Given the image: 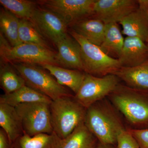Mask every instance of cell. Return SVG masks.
<instances>
[{
  "instance_id": "ba28073f",
  "label": "cell",
  "mask_w": 148,
  "mask_h": 148,
  "mask_svg": "<svg viewBox=\"0 0 148 148\" xmlns=\"http://www.w3.org/2000/svg\"><path fill=\"white\" fill-rule=\"evenodd\" d=\"M120 80L114 74L98 77L86 73L82 84L74 98L87 109L113 92L119 85Z\"/></svg>"
},
{
  "instance_id": "4fadbf2b",
  "label": "cell",
  "mask_w": 148,
  "mask_h": 148,
  "mask_svg": "<svg viewBox=\"0 0 148 148\" xmlns=\"http://www.w3.org/2000/svg\"><path fill=\"white\" fill-rule=\"evenodd\" d=\"M56 45L58 50L56 58L58 66L83 71L80 47L75 39L67 35Z\"/></svg>"
},
{
  "instance_id": "277c9868",
  "label": "cell",
  "mask_w": 148,
  "mask_h": 148,
  "mask_svg": "<svg viewBox=\"0 0 148 148\" xmlns=\"http://www.w3.org/2000/svg\"><path fill=\"white\" fill-rule=\"evenodd\" d=\"M70 34L80 47L85 73L102 77L114 74L121 68L118 59L107 55L100 47L90 42L73 30L70 31Z\"/></svg>"
},
{
  "instance_id": "cb8c5ba5",
  "label": "cell",
  "mask_w": 148,
  "mask_h": 148,
  "mask_svg": "<svg viewBox=\"0 0 148 148\" xmlns=\"http://www.w3.org/2000/svg\"><path fill=\"white\" fill-rule=\"evenodd\" d=\"M19 38L21 43L33 44L51 49L47 40L29 19H20Z\"/></svg>"
},
{
  "instance_id": "3957f363",
  "label": "cell",
  "mask_w": 148,
  "mask_h": 148,
  "mask_svg": "<svg viewBox=\"0 0 148 148\" xmlns=\"http://www.w3.org/2000/svg\"><path fill=\"white\" fill-rule=\"evenodd\" d=\"M0 36V54L5 63H23L40 66L45 65L58 66L56 53L51 49L27 43L12 47L1 33Z\"/></svg>"
},
{
  "instance_id": "484cf974",
  "label": "cell",
  "mask_w": 148,
  "mask_h": 148,
  "mask_svg": "<svg viewBox=\"0 0 148 148\" xmlns=\"http://www.w3.org/2000/svg\"><path fill=\"white\" fill-rule=\"evenodd\" d=\"M0 3L19 19L30 20L37 8L36 2L29 0H0Z\"/></svg>"
},
{
  "instance_id": "9a60e30c",
  "label": "cell",
  "mask_w": 148,
  "mask_h": 148,
  "mask_svg": "<svg viewBox=\"0 0 148 148\" xmlns=\"http://www.w3.org/2000/svg\"><path fill=\"white\" fill-rule=\"evenodd\" d=\"M72 30L88 41L100 47L105 36L106 24L98 18L90 16L71 24Z\"/></svg>"
},
{
  "instance_id": "603a6c76",
  "label": "cell",
  "mask_w": 148,
  "mask_h": 148,
  "mask_svg": "<svg viewBox=\"0 0 148 148\" xmlns=\"http://www.w3.org/2000/svg\"><path fill=\"white\" fill-rule=\"evenodd\" d=\"M96 138L85 123H82L64 140L62 148H96Z\"/></svg>"
},
{
  "instance_id": "4316f807",
  "label": "cell",
  "mask_w": 148,
  "mask_h": 148,
  "mask_svg": "<svg viewBox=\"0 0 148 148\" xmlns=\"http://www.w3.org/2000/svg\"><path fill=\"white\" fill-rule=\"evenodd\" d=\"M118 148H140L137 140L128 130H121L117 138Z\"/></svg>"
},
{
  "instance_id": "52a82bcc",
  "label": "cell",
  "mask_w": 148,
  "mask_h": 148,
  "mask_svg": "<svg viewBox=\"0 0 148 148\" xmlns=\"http://www.w3.org/2000/svg\"><path fill=\"white\" fill-rule=\"evenodd\" d=\"M19 117L24 132L32 137L41 133L51 134L50 104L36 102L19 104L15 107Z\"/></svg>"
},
{
  "instance_id": "e0dca14e",
  "label": "cell",
  "mask_w": 148,
  "mask_h": 148,
  "mask_svg": "<svg viewBox=\"0 0 148 148\" xmlns=\"http://www.w3.org/2000/svg\"><path fill=\"white\" fill-rule=\"evenodd\" d=\"M64 140L53 132L31 136L24 134L12 145V148H62Z\"/></svg>"
},
{
  "instance_id": "f546056e",
  "label": "cell",
  "mask_w": 148,
  "mask_h": 148,
  "mask_svg": "<svg viewBox=\"0 0 148 148\" xmlns=\"http://www.w3.org/2000/svg\"><path fill=\"white\" fill-rule=\"evenodd\" d=\"M111 145H106L100 143L96 148H112L111 147Z\"/></svg>"
},
{
  "instance_id": "d6986e66",
  "label": "cell",
  "mask_w": 148,
  "mask_h": 148,
  "mask_svg": "<svg viewBox=\"0 0 148 148\" xmlns=\"http://www.w3.org/2000/svg\"><path fill=\"white\" fill-rule=\"evenodd\" d=\"M41 67L48 71L59 84L69 88L75 94L79 90L85 76L86 73L82 71L63 68L56 65H45Z\"/></svg>"
},
{
  "instance_id": "d4e9b609",
  "label": "cell",
  "mask_w": 148,
  "mask_h": 148,
  "mask_svg": "<svg viewBox=\"0 0 148 148\" xmlns=\"http://www.w3.org/2000/svg\"><path fill=\"white\" fill-rule=\"evenodd\" d=\"M6 64V65H1L0 82L5 94H9L26 84L24 79L17 72L8 65V63Z\"/></svg>"
},
{
  "instance_id": "9c48e42d",
  "label": "cell",
  "mask_w": 148,
  "mask_h": 148,
  "mask_svg": "<svg viewBox=\"0 0 148 148\" xmlns=\"http://www.w3.org/2000/svg\"><path fill=\"white\" fill-rule=\"evenodd\" d=\"M95 0H45L40 1L45 8L58 15L68 25L93 16Z\"/></svg>"
},
{
  "instance_id": "6da1fadb",
  "label": "cell",
  "mask_w": 148,
  "mask_h": 148,
  "mask_svg": "<svg viewBox=\"0 0 148 148\" xmlns=\"http://www.w3.org/2000/svg\"><path fill=\"white\" fill-rule=\"evenodd\" d=\"M112 100L127 120L141 128H148V90L119 85Z\"/></svg>"
},
{
  "instance_id": "5bb4252c",
  "label": "cell",
  "mask_w": 148,
  "mask_h": 148,
  "mask_svg": "<svg viewBox=\"0 0 148 148\" xmlns=\"http://www.w3.org/2000/svg\"><path fill=\"white\" fill-rule=\"evenodd\" d=\"M148 59V45L136 38L126 37L118 60L121 67L132 68Z\"/></svg>"
},
{
  "instance_id": "8fae6325",
  "label": "cell",
  "mask_w": 148,
  "mask_h": 148,
  "mask_svg": "<svg viewBox=\"0 0 148 148\" xmlns=\"http://www.w3.org/2000/svg\"><path fill=\"white\" fill-rule=\"evenodd\" d=\"M138 5V0H95L92 16L106 24L119 23Z\"/></svg>"
},
{
  "instance_id": "83f0119b",
  "label": "cell",
  "mask_w": 148,
  "mask_h": 148,
  "mask_svg": "<svg viewBox=\"0 0 148 148\" xmlns=\"http://www.w3.org/2000/svg\"><path fill=\"white\" fill-rule=\"evenodd\" d=\"M128 131L137 140L140 148H148V128L130 129Z\"/></svg>"
},
{
  "instance_id": "ac0fdd59",
  "label": "cell",
  "mask_w": 148,
  "mask_h": 148,
  "mask_svg": "<svg viewBox=\"0 0 148 148\" xmlns=\"http://www.w3.org/2000/svg\"><path fill=\"white\" fill-rule=\"evenodd\" d=\"M114 74L129 87L148 90V59L136 67H121Z\"/></svg>"
},
{
  "instance_id": "7a4b0ae2",
  "label": "cell",
  "mask_w": 148,
  "mask_h": 148,
  "mask_svg": "<svg viewBox=\"0 0 148 148\" xmlns=\"http://www.w3.org/2000/svg\"><path fill=\"white\" fill-rule=\"evenodd\" d=\"M86 109L72 95L52 101L50 111L53 132L65 140L79 125L84 123Z\"/></svg>"
},
{
  "instance_id": "2e32d148",
  "label": "cell",
  "mask_w": 148,
  "mask_h": 148,
  "mask_svg": "<svg viewBox=\"0 0 148 148\" xmlns=\"http://www.w3.org/2000/svg\"><path fill=\"white\" fill-rule=\"evenodd\" d=\"M0 126L7 135L11 146L24 134L15 108L5 103H0Z\"/></svg>"
},
{
  "instance_id": "44dd1931",
  "label": "cell",
  "mask_w": 148,
  "mask_h": 148,
  "mask_svg": "<svg viewBox=\"0 0 148 148\" xmlns=\"http://www.w3.org/2000/svg\"><path fill=\"white\" fill-rule=\"evenodd\" d=\"M117 23L106 24L104 40L100 47L112 58L118 59L121 53L125 38Z\"/></svg>"
},
{
  "instance_id": "7c38bea8",
  "label": "cell",
  "mask_w": 148,
  "mask_h": 148,
  "mask_svg": "<svg viewBox=\"0 0 148 148\" xmlns=\"http://www.w3.org/2000/svg\"><path fill=\"white\" fill-rule=\"evenodd\" d=\"M138 8L122 20L123 34L147 42L148 38V0H138Z\"/></svg>"
},
{
  "instance_id": "7402d4cb",
  "label": "cell",
  "mask_w": 148,
  "mask_h": 148,
  "mask_svg": "<svg viewBox=\"0 0 148 148\" xmlns=\"http://www.w3.org/2000/svg\"><path fill=\"white\" fill-rule=\"evenodd\" d=\"M20 19L5 8H1L0 11L1 33L12 46L22 43L19 38Z\"/></svg>"
},
{
  "instance_id": "ffe728a7",
  "label": "cell",
  "mask_w": 148,
  "mask_h": 148,
  "mask_svg": "<svg viewBox=\"0 0 148 148\" xmlns=\"http://www.w3.org/2000/svg\"><path fill=\"white\" fill-rule=\"evenodd\" d=\"M52 100L49 97L38 92L32 88L25 85L9 94H4L0 97V103L13 107L19 104L42 102L50 104Z\"/></svg>"
},
{
  "instance_id": "5b68a950",
  "label": "cell",
  "mask_w": 148,
  "mask_h": 148,
  "mask_svg": "<svg viewBox=\"0 0 148 148\" xmlns=\"http://www.w3.org/2000/svg\"><path fill=\"white\" fill-rule=\"evenodd\" d=\"M12 64L15 70L25 80L26 85L46 95L52 101L71 95L42 67L35 64L23 63Z\"/></svg>"
},
{
  "instance_id": "f1b7e54d",
  "label": "cell",
  "mask_w": 148,
  "mask_h": 148,
  "mask_svg": "<svg viewBox=\"0 0 148 148\" xmlns=\"http://www.w3.org/2000/svg\"><path fill=\"white\" fill-rule=\"evenodd\" d=\"M0 148H12L7 135L1 128L0 130Z\"/></svg>"
},
{
  "instance_id": "8992f818",
  "label": "cell",
  "mask_w": 148,
  "mask_h": 148,
  "mask_svg": "<svg viewBox=\"0 0 148 148\" xmlns=\"http://www.w3.org/2000/svg\"><path fill=\"white\" fill-rule=\"evenodd\" d=\"M84 123L100 143L106 145L116 143L119 133L124 128L114 114L95 103L86 109Z\"/></svg>"
},
{
  "instance_id": "4dcf8cb0",
  "label": "cell",
  "mask_w": 148,
  "mask_h": 148,
  "mask_svg": "<svg viewBox=\"0 0 148 148\" xmlns=\"http://www.w3.org/2000/svg\"><path fill=\"white\" fill-rule=\"evenodd\" d=\"M146 43H147V45H148V38L147 40V42H146Z\"/></svg>"
},
{
  "instance_id": "30bf717a",
  "label": "cell",
  "mask_w": 148,
  "mask_h": 148,
  "mask_svg": "<svg viewBox=\"0 0 148 148\" xmlns=\"http://www.w3.org/2000/svg\"><path fill=\"white\" fill-rule=\"evenodd\" d=\"M30 20L45 38L55 45L68 35V24L46 9L37 7Z\"/></svg>"
}]
</instances>
